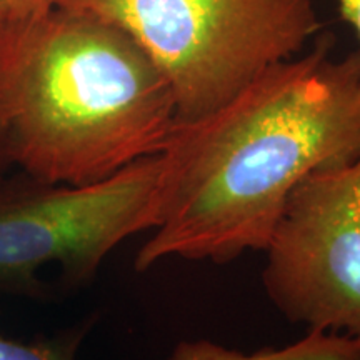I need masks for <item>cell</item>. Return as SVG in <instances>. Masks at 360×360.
<instances>
[{
    "label": "cell",
    "instance_id": "1",
    "mask_svg": "<svg viewBox=\"0 0 360 360\" xmlns=\"http://www.w3.org/2000/svg\"><path fill=\"white\" fill-rule=\"evenodd\" d=\"M323 34L270 65L219 109L175 120L162 164L160 214L135 269L164 259L231 262L267 250L292 192L360 152V51L332 57Z\"/></svg>",
    "mask_w": 360,
    "mask_h": 360
},
{
    "label": "cell",
    "instance_id": "2",
    "mask_svg": "<svg viewBox=\"0 0 360 360\" xmlns=\"http://www.w3.org/2000/svg\"><path fill=\"white\" fill-rule=\"evenodd\" d=\"M0 112L13 165L65 186L159 154L177 120L172 89L141 45L62 7L0 42Z\"/></svg>",
    "mask_w": 360,
    "mask_h": 360
},
{
    "label": "cell",
    "instance_id": "3",
    "mask_svg": "<svg viewBox=\"0 0 360 360\" xmlns=\"http://www.w3.org/2000/svg\"><path fill=\"white\" fill-rule=\"evenodd\" d=\"M56 7L125 30L167 79L177 120L219 109L322 29L312 0H57Z\"/></svg>",
    "mask_w": 360,
    "mask_h": 360
},
{
    "label": "cell",
    "instance_id": "4",
    "mask_svg": "<svg viewBox=\"0 0 360 360\" xmlns=\"http://www.w3.org/2000/svg\"><path fill=\"white\" fill-rule=\"evenodd\" d=\"M160 177L155 154L85 186L0 179V282L32 283L52 262L87 281L120 242L157 227Z\"/></svg>",
    "mask_w": 360,
    "mask_h": 360
},
{
    "label": "cell",
    "instance_id": "5",
    "mask_svg": "<svg viewBox=\"0 0 360 360\" xmlns=\"http://www.w3.org/2000/svg\"><path fill=\"white\" fill-rule=\"evenodd\" d=\"M169 360H360V342L345 334L309 330L307 337L283 349L244 354L210 340H182Z\"/></svg>",
    "mask_w": 360,
    "mask_h": 360
},
{
    "label": "cell",
    "instance_id": "6",
    "mask_svg": "<svg viewBox=\"0 0 360 360\" xmlns=\"http://www.w3.org/2000/svg\"><path fill=\"white\" fill-rule=\"evenodd\" d=\"M85 335L84 328H75L51 339L24 344L0 335V360H75Z\"/></svg>",
    "mask_w": 360,
    "mask_h": 360
},
{
    "label": "cell",
    "instance_id": "7",
    "mask_svg": "<svg viewBox=\"0 0 360 360\" xmlns=\"http://www.w3.org/2000/svg\"><path fill=\"white\" fill-rule=\"evenodd\" d=\"M56 6L57 0H0V42L24 32Z\"/></svg>",
    "mask_w": 360,
    "mask_h": 360
},
{
    "label": "cell",
    "instance_id": "8",
    "mask_svg": "<svg viewBox=\"0 0 360 360\" xmlns=\"http://www.w3.org/2000/svg\"><path fill=\"white\" fill-rule=\"evenodd\" d=\"M339 12L342 20L354 27L360 40V0H339Z\"/></svg>",
    "mask_w": 360,
    "mask_h": 360
},
{
    "label": "cell",
    "instance_id": "9",
    "mask_svg": "<svg viewBox=\"0 0 360 360\" xmlns=\"http://www.w3.org/2000/svg\"><path fill=\"white\" fill-rule=\"evenodd\" d=\"M13 165L12 152H11V142H8V134L6 122H4L2 112H0V179Z\"/></svg>",
    "mask_w": 360,
    "mask_h": 360
}]
</instances>
